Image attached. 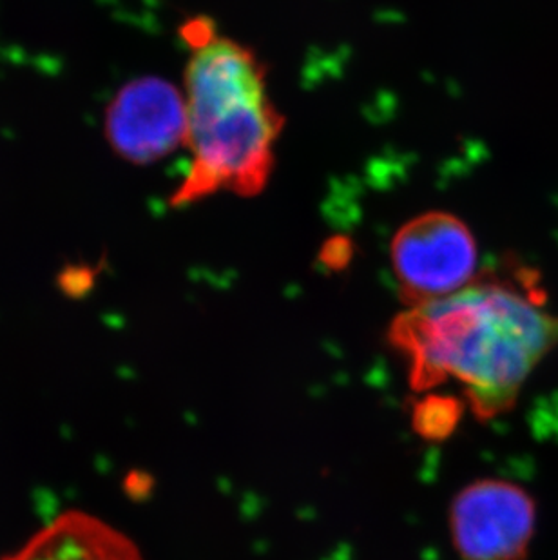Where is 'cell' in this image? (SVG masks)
Returning a JSON list of instances; mask_svg holds the SVG:
<instances>
[{"label": "cell", "instance_id": "cell-2", "mask_svg": "<svg viewBox=\"0 0 558 560\" xmlns=\"http://www.w3.org/2000/svg\"><path fill=\"white\" fill-rule=\"evenodd\" d=\"M179 37L189 49L184 96L190 162L168 206L185 209L222 192L261 195L275 175L284 129L264 60L220 32L211 16L185 21Z\"/></svg>", "mask_w": 558, "mask_h": 560}, {"label": "cell", "instance_id": "cell-6", "mask_svg": "<svg viewBox=\"0 0 558 560\" xmlns=\"http://www.w3.org/2000/svg\"><path fill=\"white\" fill-rule=\"evenodd\" d=\"M2 560H146L120 529L88 512L69 510Z\"/></svg>", "mask_w": 558, "mask_h": 560}, {"label": "cell", "instance_id": "cell-7", "mask_svg": "<svg viewBox=\"0 0 558 560\" xmlns=\"http://www.w3.org/2000/svg\"><path fill=\"white\" fill-rule=\"evenodd\" d=\"M461 418L458 412V402L453 401L450 397L432 396L427 401L419 405L414 413L416 429L427 438H444L455 429L457 419Z\"/></svg>", "mask_w": 558, "mask_h": 560}, {"label": "cell", "instance_id": "cell-3", "mask_svg": "<svg viewBox=\"0 0 558 560\" xmlns=\"http://www.w3.org/2000/svg\"><path fill=\"white\" fill-rule=\"evenodd\" d=\"M479 261L472 229L453 212L417 214L391 242L392 272L405 307L461 291L483 272Z\"/></svg>", "mask_w": 558, "mask_h": 560}, {"label": "cell", "instance_id": "cell-4", "mask_svg": "<svg viewBox=\"0 0 558 560\" xmlns=\"http://www.w3.org/2000/svg\"><path fill=\"white\" fill-rule=\"evenodd\" d=\"M447 526L463 560H526L537 502L515 482L477 479L453 498Z\"/></svg>", "mask_w": 558, "mask_h": 560}, {"label": "cell", "instance_id": "cell-5", "mask_svg": "<svg viewBox=\"0 0 558 560\" xmlns=\"http://www.w3.org/2000/svg\"><path fill=\"white\" fill-rule=\"evenodd\" d=\"M107 145L129 164L151 165L185 145L184 90L146 74L121 85L104 113Z\"/></svg>", "mask_w": 558, "mask_h": 560}, {"label": "cell", "instance_id": "cell-1", "mask_svg": "<svg viewBox=\"0 0 558 560\" xmlns=\"http://www.w3.org/2000/svg\"><path fill=\"white\" fill-rule=\"evenodd\" d=\"M388 341L408 363L411 388L461 383L479 419L515 407L530 375L558 347V314L510 276L480 272L450 296L405 307Z\"/></svg>", "mask_w": 558, "mask_h": 560}]
</instances>
